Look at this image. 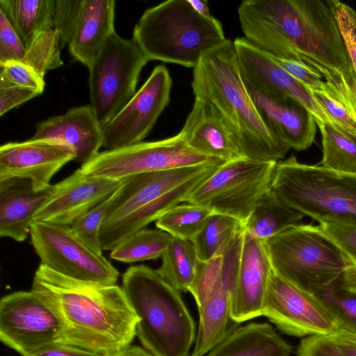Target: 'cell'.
Segmentation results:
<instances>
[{"label":"cell","mask_w":356,"mask_h":356,"mask_svg":"<svg viewBox=\"0 0 356 356\" xmlns=\"http://www.w3.org/2000/svg\"><path fill=\"white\" fill-rule=\"evenodd\" d=\"M122 289L139 318L136 335L144 348L153 356H189L195 324L179 291L144 265L127 269Z\"/></svg>","instance_id":"cell-4"},{"label":"cell","mask_w":356,"mask_h":356,"mask_svg":"<svg viewBox=\"0 0 356 356\" xmlns=\"http://www.w3.org/2000/svg\"><path fill=\"white\" fill-rule=\"evenodd\" d=\"M213 165H216L144 172L124 177L113 193L104 224L128 215Z\"/></svg>","instance_id":"cell-22"},{"label":"cell","mask_w":356,"mask_h":356,"mask_svg":"<svg viewBox=\"0 0 356 356\" xmlns=\"http://www.w3.org/2000/svg\"><path fill=\"white\" fill-rule=\"evenodd\" d=\"M271 189L286 206L319 224L356 225V174L303 164L291 156L277 162Z\"/></svg>","instance_id":"cell-6"},{"label":"cell","mask_w":356,"mask_h":356,"mask_svg":"<svg viewBox=\"0 0 356 356\" xmlns=\"http://www.w3.org/2000/svg\"><path fill=\"white\" fill-rule=\"evenodd\" d=\"M269 55L278 65L308 90L319 92L333 99V94L328 85L315 70L293 59Z\"/></svg>","instance_id":"cell-39"},{"label":"cell","mask_w":356,"mask_h":356,"mask_svg":"<svg viewBox=\"0 0 356 356\" xmlns=\"http://www.w3.org/2000/svg\"><path fill=\"white\" fill-rule=\"evenodd\" d=\"M318 227L356 265V225L331 222L321 223Z\"/></svg>","instance_id":"cell-43"},{"label":"cell","mask_w":356,"mask_h":356,"mask_svg":"<svg viewBox=\"0 0 356 356\" xmlns=\"http://www.w3.org/2000/svg\"><path fill=\"white\" fill-rule=\"evenodd\" d=\"M341 332H342V331H341ZM342 332L346 334L347 336H348L349 337H350L353 340L356 341V334H351V333H348V332Z\"/></svg>","instance_id":"cell-53"},{"label":"cell","mask_w":356,"mask_h":356,"mask_svg":"<svg viewBox=\"0 0 356 356\" xmlns=\"http://www.w3.org/2000/svg\"><path fill=\"white\" fill-rule=\"evenodd\" d=\"M193 8L202 16L213 18L208 6V1L204 0H188Z\"/></svg>","instance_id":"cell-52"},{"label":"cell","mask_w":356,"mask_h":356,"mask_svg":"<svg viewBox=\"0 0 356 356\" xmlns=\"http://www.w3.org/2000/svg\"><path fill=\"white\" fill-rule=\"evenodd\" d=\"M264 242L274 272L312 294L353 264L318 225H292Z\"/></svg>","instance_id":"cell-7"},{"label":"cell","mask_w":356,"mask_h":356,"mask_svg":"<svg viewBox=\"0 0 356 356\" xmlns=\"http://www.w3.org/2000/svg\"><path fill=\"white\" fill-rule=\"evenodd\" d=\"M243 241V235H239L222 254L220 275L203 304L198 307V331L189 356H204L234 330L230 325L234 322L230 315L231 305Z\"/></svg>","instance_id":"cell-16"},{"label":"cell","mask_w":356,"mask_h":356,"mask_svg":"<svg viewBox=\"0 0 356 356\" xmlns=\"http://www.w3.org/2000/svg\"><path fill=\"white\" fill-rule=\"evenodd\" d=\"M172 236L161 229H143L120 242L109 254L111 259L124 263L161 258Z\"/></svg>","instance_id":"cell-32"},{"label":"cell","mask_w":356,"mask_h":356,"mask_svg":"<svg viewBox=\"0 0 356 356\" xmlns=\"http://www.w3.org/2000/svg\"><path fill=\"white\" fill-rule=\"evenodd\" d=\"M322 136L321 166L341 173L356 174V139L326 124H317Z\"/></svg>","instance_id":"cell-33"},{"label":"cell","mask_w":356,"mask_h":356,"mask_svg":"<svg viewBox=\"0 0 356 356\" xmlns=\"http://www.w3.org/2000/svg\"><path fill=\"white\" fill-rule=\"evenodd\" d=\"M26 48L5 15L0 11V63L22 61Z\"/></svg>","instance_id":"cell-44"},{"label":"cell","mask_w":356,"mask_h":356,"mask_svg":"<svg viewBox=\"0 0 356 356\" xmlns=\"http://www.w3.org/2000/svg\"><path fill=\"white\" fill-rule=\"evenodd\" d=\"M195 98L211 103L221 113L243 156L261 161L283 159L289 148L261 120L242 77L234 42L226 39L204 54L193 68Z\"/></svg>","instance_id":"cell-3"},{"label":"cell","mask_w":356,"mask_h":356,"mask_svg":"<svg viewBox=\"0 0 356 356\" xmlns=\"http://www.w3.org/2000/svg\"><path fill=\"white\" fill-rule=\"evenodd\" d=\"M83 0H54L53 28L63 48L68 44Z\"/></svg>","instance_id":"cell-40"},{"label":"cell","mask_w":356,"mask_h":356,"mask_svg":"<svg viewBox=\"0 0 356 356\" xmlns=\"http://www.w3.org/2000/svg\"><path fill=\"white\" fill-rule=\"evenodd\" d=\"M316 295L334 318L337 331L356 334V293L343 289L339 279Z\"/></svg>","instance_id":"cell-35"},{"label":"cell","mask_w":356,"mask_h":356,"mask_svg":"<svg viewBox=\"0 0 356 356\" xmlns=\"http://www.w3.org/2000/svg\"><path fill=\"white\" fill-rule=\"evenodd\" d=\"M313 97L341 129L356 139V119L341 104L328 96L317 91H311Z\"/></svg>","instance_id":"cell-45"},{"label":"cell","mask_w":356,"mask_h":356,"mask_svg":"<svg viewBox=\"0 0 356 356\" xmlns=\"http://www.w3.org/2000/svg\"><path fill=\"white\" fill-rule=\"evenodd\" d=\"M297 356H344L327 335L302 339L297 348Z\"/></svg>","instance_id":"cell-46"},{"label":"cell","mask_w":356,"mask_h":356,"mask_svg":"<svg viewBox=\"0 0 356 356\" xmlns=\"http://www.w3.org/2000/svg\"><path fill=\"white\" fill-rule=\"evenodd\" d=\"M54 0H0L1 11L26 48L42 31L53 28Z\"/></svg>","instance_id":"cell-29"},{"label":"cell","mask_w":356,"mask_h":356,"mask_svg":"<svg viewBox=\"0 0 356 356\" xmlns=\"http://www.w3.org/2000/svg\"><path fill=\"white\" fill-rule=\"evenodd\" d=\"M111 356H153L145 349L136 346H130L126 349L121 350Z\"/></svg>","instance_id":"cell-51"},{"label":"cell","mask_w":356,"mask_h":356,"mask_svg":"<svg viewBox=\"0 0 356 356\" xmlns=\"http://www.w3.org/2000/svg\"><path fill=\"white\" fill-rule=\"evenodd\" d=\"M74 154L66 144L56 140L30 138L10 142L0 147V180L23 178L36 190L49 186L50 181Z\"/></svg>","instance_id":"cell-17"},{"label":"cell","mask_w":356,"mask_h":356,"mask_svg":"<svg viewBox=\"0 0 356 356\" xmlns=\"http://www.w3.org/2000/svg\"><path fill=\"white\" fill-rule=\"evenodd\" d=\"M234 45L245 84L264 93L289 96L302 104L312 115L316 124H326L352 138L321 107L312 92L278 65L266 52L244 37L236 38Z\"/></svg>","instance_id":"cell-15"},{"label":"cell","mask_w":356,"mask_h":356,"mask_svg":"<svg viewBox=\"0 0 356 356\" xmlns=\"http://www.w3.org/2000/svg\"><path fill=\"white\" fill-rule=\"evenodd\" d=\"M305 216L284 204L270 188L243 224L245 234L266 241L285 229L300 224Z\"/></svg>","instance_id":"cell-28"},{"label":"cell","mask_w":356,"mask_h":356,"mask_svg":"<svg viewBox=\"0 0 356 356\" xmlns=\"http://www.w3.org/2000/svg\"><path fill=\"white\" fill-rule=\"evenodd\" d=\"M276 161L242 156L227 161L200 184L186 203L205 207L243 224L271 188Z\"/></svg>","instance_id":"cell-8"},{"label":"cell","mask_w":356,"mask_h":356,"mask_svg":"<svg viewBox=\"0 0 356 356\" xmlns=\"http://www.w3.org/2000/svg\"><path fill=\"white\" fill-rule=\"evenodd\" d=\"M179 134L192 149L203 155L225 162L244 156L222 115L207 101L195 98Z\"/></svg>","instance_id":"cell-23"},{"label":"cell","mask_w":356,"mask_h":356,"mask_svg":"<svg viewBox=\"0 0 356 356\" xmlns=\"http://www.w3.org/2000/svg\"><path fill=\"white\" fill-rule=\"evenodd\" d=\"M222 255L200 261L194 282L190 289L197 308L200 307L218 280L222 268Z\"/></svg>","instance_id":"cell-41"},{"label":"cell","mask_w":356,"mask_h":356,"mask_svg":"<svg viewBox=\"0 0 356 356\" xmlns=\"http://www.w3.org/2000/svg\"><path fill=\"white\" fill-rule=\"evenodd\" d=\"M225 163L195 151L178 134L160 140L99 152L80 168L87 175L121 179L139 173Z\"/></svg>","instance_id":"cell-10"},{"label":"cell","mask_w":356,"mask_h":356,"mask_svg":"<svg viewBox=\"0 0 356 356\" xmlns=\"http://www.w3.org/2000/svg\"><path fill=\"white\" fill-rule=\"evenodd\" d=\"M172 85L168 70L156 66L127 104L103 127V146L113 150L142 140L168 106Z\"/></svg>","instance_id":"cell-14"},{"label":"cell","mask_w":356,"mask_h":356,"mask_svg":"<svg viewBox=\"0 0 356 356\" xmlns=\"http://www.w3.org/2000/svg\"><path fill=\"white\" fill-rule=\"evenodd\" d=\"M31 242L43 264L75 280L115 285L118 270L103 254L90 249L72 232L70 226L33 221Z\"/></svg>","instance_id":"cell-11"},{"label":"cell","mask_w":356,"mask_h":356,"mask_svg":"<svg viewBox=\"0 0 356 356\" xmlns=\"http://www.w3.org/2000/svg\"><path fill=\"white\" fill-rule=\"evenodd\" d=\"M243 230L238 219L213 213L191 242L199 259L206 261L222 255Z\"/></svg>","instance_id":"cell-31"},{"label":"cell","mask_w":356,"mask_h":356,"mask_svg":"<svg viewBox=\"0 0 356 356\" xmlns=\"http://www.w3.org/2000/svg\"><path fill=\"white\" fill-rule=\"evenodd\" d=\"M238 15L245 39L270 55L315 70L333 99L356 119V75L332 0H245Z\"/></svg>","instance_id":"cell-1"},{"label":"cell","mask_w":356,"mask_h":356,"mask_svg":"<svg viewBox=\"0 0 356 356\" xmlns=\"http://www.w3.org/2000/svg\"><path fill=\"white\" fill-rule=\"evenodd\" d=\"M123 181L84 174L81 168L59 182V188L36 213L33 221L71 226L111 196Z\"/></svg>","instance_id":"cell-18"},{"label":"cell","mask_w":356,"mask_h":356,"mask_svg":"<svg viewBox=\"0 0 356 356\" xmlns=\"http://www.w3.org/2000/svg\"><path fill=\"white\" fill-rule=\"evenodd\" d=\"M115 8L114 0H83L67 44L72 56L88 67L115 33Z\"/></svg>","instance_id":"cell-26"},{"label":"cell","mask_w":356,"mask_h":356,"mask_svg":"<svg viewBox=\"0 0 356 356\" xmlns=\"http://www.w3.org/2000/svg\"><path fill=\"white\" fill-rule=\"evenodd\" d=\"M0 84L19 86L42 94L45 81L32 67L19 60L0 63Z\"/></svg>","instance_id":"cell-38"},{"label":"cell","mask_w":356,"mask_h":356,"mask_svg":"<svg viewBox=\"0 0 356 356\" xmlns=\"http://www.w3.org/2000/svg\"><path fill=\"white\" fill-rule=\"evenodd\" d=\"M149 61L133 39L113 33L88 67L90 106L103 128L136 92L142 69Z\"/></svg>","instance_id":"cell-9"},{"label":"cell","mask_w":356,"mask_h":356,"mask_svg":"<svg viewBox=\"0 0 356 356\" xmlns=\"http://www.w3.org/2000/svg\"><path fill=\"white\" fill-rule=\"evenodd\" d=\"M58 318L33 291H16L0 301V339L22 356L58 343Z\"/></svg>","instance_id":"cell-12"},{"label":"cell","mask_w":356,"mask_h":356,"mask_svg":"<svg viewBox=\"0 0 356 356\" xmlns=\"http://www.w3.org/2000/svg\"><path fill=\"white\" fill-rule=\"evenodd\" d=\"M113 193L78 218L70 226L73 234L90 249L102 254L100 229L104 222Z\"/></svg>","instance_id":"cell-37"},{"label":"cell","mask_w":356,"mask_h":356,"mask_svg":"<svg viewBox=\"0 0 356 356\" xmlns=\"http://www.w3.org/2000/svg\"><path fill=\"white\" fill-rule=\"evenodd\" d=\"M339 281L343 289L356 293V265H350L339 278Z\"/></svg>","instance_id":"cell-50"},{"label":"cell","mask_w":356,"mask_h":356,"mask_svg":"<svg viewBox=\"0 0 356 356\" xmlns=\"http://www.w3.org/2000/svg\"><path fill=\"white\" fill-rule=\"evenodd\" d=\"M332 4L349 60L356 75V10L338 0H332Z\"/></svg>","instance_id":"cell-42"},{"label":"cell","mask_w":356,"mask_h":356,"mask_svg":"<svg viewBox=\"0 0 356 356\" xmlns=\"http://www.w3.org/2000/svg\"><path fill=\"white\" fill-rule=\"evenodd\" d=\"M213 213L200 205L179 204L159 218L156 225L172 236L191 241Z\"/></svg>","instance_id":"cell-34"},{"label":"cell","mask_w":356,"mask_h":356,"mask_svg":"<svg viewBox=\"0 0 356 356\" xmlns=\"http://www.w3.org/2000/svg\"><path fill=\"white\" fill-rule=\"evenodd\" d=\"M161 258L158 274L176 290L190 291L200 261L193 243L172 236Z\"/></svg>","instance_id":"cell-30"},{"label":"cell","mask_w":356,"mask_h":356,"mask_svg":"<svg viewBox=\"0 0 356 356\" xmlns=\"http://www.w3.org/2000/svg\"><path fill=\"white\" fill-rule=\"evenodd\" d=\"M40 95L29 88L0 84V116Z\"/></svg>","instance_id":"cell-47"},{"label":"cell","mask_w":356,"mask_h":356,"mask_svg":"<svg viewBox=\"0 0 356 356\" xmlns=\"http://www.w3.org/2000/svg\"><path fill=\"white\" fill-rule=\"evenodd\" d=\"M58 188L59 182L36 190L26 179L0 180V236L24 241L30 234L35 215Z\"/></svg>","instance_id":"cell-24"},{"label":"cell","mask_w":356,"mask_h":356,"mask_svg":"<svg viewBox=\"0 0 356 356\" xmlns=\"http://www.w3.org/2000/svg\"><path fill=\"white\" fill-rule=\"evenodd\" d=\"M218 167L211 166L128 215L103 224L99 234L102 250H112L132 234L156 221L179 203L185 202L188 197Z\"/></svg>","instance_id":"cell-25"},{"label":"cell","mask_w":356,"mask_h":356,"mask_svg":"<svg viewBox=\"0 0 356 356\" xmlns=\"http://www.w3.org/2000/svg\"><path fill=\"white\" fill-rule=\"evenodd\" d=\"M273 269L264 241L244 232L238 273L231 305L236 323L262 316L263 307Z\"/></svg>","instance_id":"cell-20"},{"label":"cell","mask_w":356,"mask_h":356,"mask_svg":"<svg viewBox=\"0 0 356 356\" xmlns=\"http://www.w3.org/2000/svg\"><path fill=\"white\" fill-rule=\"evenodd\" d=\"M262 316L291 336L330 335L337 331L334 318L316 294L298 288L274 270L270 278Z\"/></svg>","instance_id":"cell-13"},{"label":"cell","mask_w":356,"mask_h":356,"mask_svg":"<svg viewBox=\"0 0 356 356\" xmlns=\"http://www.w3.org/2000/svg\"><path fill=\"white\" fill-rule=\"evenodd\" d=\"M246 87L261 120L282 143L297 151L312 145L317 124L302 104L284 95L264 93Z\"/></svg>","instance_id":"cell-19"},{"label":"cell","mask_w":356,"mask_h":356,"mask_svg":"<svg viewBox=\"0 0 356 356\" xmlns=\"http://www.w3.org/2000/svg\"><path fill=\"white\" fill-rule=\"evenodd\" d=\"M33 139H51L68 145L74 161L84 165L103 146V128L90 105L73 107L65 113L38 122Z\"/></svg>","instance_id":"cell-21"},{"label":"cell","mask_w":356,"mask_h":356,"mask_svg":"<svg viewBox=\"0 0 356 356\" xmlns=\"http://www.w3.org/2000/svg\"><path fill=\"white\" fill-rule=\"evenodd\" d=\"M291 346L268 323L232 330L207 356H290Z\"/></svg>","instance_id":"cell-27"},{"label":"cell","mask_w":356,"mask_h":356,"mask_svg":"<svg viewBox=\"0 0 356 356\" xmlns=\"http://www.w3.org/2000/svg\"><path fill=\"white\" fill-rule=\"evenodd\" d=\"M30 356H98L74 348L56 343Z\"/></svg>","instance_id":"cell-48"},{"label":"cell","mask_w":356,"mask_h":356,"mask_svg":"<svg viewBox=\"0 0 356 356\" xmlns=\"http://www.w3.org/2000/svg\"><path fill=\"white\" fill-rule=\"evenodd\" d=\"M63 49L58 33L54 29L41 31L26 47L22 62L32 67L42 78L47 71L63 65Z\"/></svg>","instance_id":"cell-36"},{"label":"cell","mask_w":356,"mask_h":356,"mask_svg":"<svg viewBox=\"0 0 356 356\" xmlns=\"http://www.w3.org/2000/svg\"><path fill=\"white\" fill-rule=\"evenodd\" d=\"M344 356H356V341L341 331L327 335Z\"/></svg>","instance_id":"cell-49"},{"label":"cell","mask_w":356,"mask_h":356,"mask_svg":"<svg viewBox=\"0 0 356 356\" xmlns=\"http://www.w3.org/2000/svg\"><path fill=\"white\" fill-rule=\"evenodd\" d=\"M132 38L149 60L193 69L204 54L226 40L222 24L200 15L188 0H168L147 9Z\"/></svg>","instance_id":"cell-5"},{"label":"cell","mask_w":356,"mask_h":356,"mask_svg":"<svg viewBox=\"0 0 356 356\" xmlns=\"http://www.w3.org/2000/svg\"><path fill=\"white\" fill-rule=\"evenodd\" d=\"M31 291L58 318V344L111 356L129 347L136 335L139 318L116 284L75 280L41 264Z\"/></svg>","instance_id":"cell-2"}]
</instances>
